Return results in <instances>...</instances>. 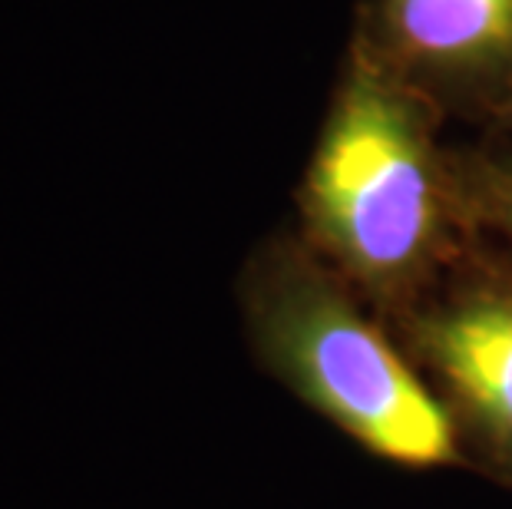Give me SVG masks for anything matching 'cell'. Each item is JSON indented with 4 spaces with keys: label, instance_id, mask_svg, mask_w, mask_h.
<instances>
[{
    "label": "cell",
    "instance_id": "6da1fadb",
    "mask_svg": "<svg viewBox=\"0 0 512 509\" xmlns=\"http://www.w3.org/2000/svg\"><path fill=\"white\" fill-rule=\"evenodd\" d=\"M311 225L337 262L397 288L437 255L446 205L427 103L357 40L304 179Z\"/></svg>",
    "mask_w": 512,
    "mask_h": 509
},
{
    "label": "cell",
    "instance_id": "7a4b0ae2",
    "mask_svg": "<svg viewBox=\"0 0 512 509\" xmlns=\"http://www.w3.org/2000/svg\"><path fill=\"white\" fill-rule=\"evenodd\" d=\"M258 348L337 427L403 467L453 460V424L427 384L331 278L275 252L252 268Z\"/></svg>",
    "mask_w": 512,
    "mask_h": 509
},
{
    "label": "cell",
    "instance_id": "3957f363",
    "mask_svg": "<svg viewBox=\"0 0 512 509\" xmlns=\"http://www.w3.org/2000/svg\"><path fill=\"white\" fill-rule=\"evenodd\" d=\"M370 47L407 83L493 77L512 63V0H380Z\"/></svg>",
    "mask_w": 512,
    "mask_h": 509
},
{
    "label": "cell",
    "instance_id": "277c9868",
    "mask_svg": "<svg viewBox=\"0 0 512 509\" xmlns=\"http://www.w3.org/2000/svg\"><path fill=\"white\" fill-rule=\"evenodd\" d=\"M427 351L443 377L512 443V295L479 291L427 321Z\"/></svg>",
    "mask_w": 512,
    "mask_h": 509
},
{
    "label": "cell",
    "instance_id": "5b68a950",
    "mask_svg": "<svg viewBox=\"0 0 512 509\" xmlns=\"http://www.w3.org/2000/svg\"><path fill=\"white\" fill-rule=\"evenodd\" d=\"M506 219L512 225V189H509V196H506Z\"/></svg>",
    "mask_w": 512,
    "mask_h": 509
}]
</instances>
